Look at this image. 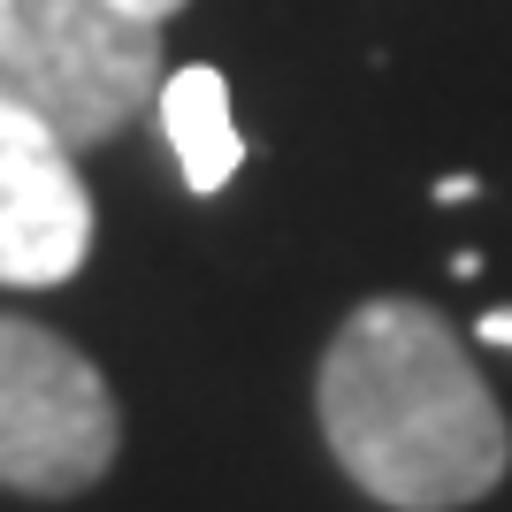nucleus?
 Returning a JSON list of instances; mask_svg holds the SVG:
<instances>
[{"label": "nucleus", "instance_id": "2", "mask_svg": "<svg viewBox=\"0 0 512 512\" xmlns=\"http://www.w3.org/2000/svg\"><path fill=\"white\" fill-rule=\"evenodd\" d=\"M161 23L123 0H0V92L92 153L161 100Z\"/></svg>", "mask_w": 512, "mask_h": 512}, {"label": "nucleus", "instance_id": "1", "mask_svg": "<svg viewBox=\"0 0 512 512\" xmlns=\"http://www.w3.org/2000/svg\"><path fill=\"white\" fill-rule=\"evenodd\" d=\"M314 413L352 482L390 512H459L505 482L512 428L467 337L428 299H367L321 352Z\"/></svg>", "mask_w": 512, "mask_h": 512}, {"label": "nucleus", "instance_id": "4", "mask_svg": "<svg viewBox=\"0 0 512 512\" xmlns=\"http://www.w3.org/2000/svg\"><path fill=\"white\" fill-rule=\"evenodd\" d=\"M92 253V192L77 176V146L0 92V283L54 291Z\"/></svg>", "mask_w": 512, "mask_h": 512}, {"label": "nucleus", "instance_id": "3", "mask_svg": "<svg viewBox=\"0 0 512 512\" xmlns=\"http://www.w3.org/2000/svg\"><path fill=\"white\" fill-rule=\"evenodd\" d=\"M123 413L107 375L46 321L0 314V490L77 497L115 467Z\"/></svg>", "mask_w": 512, "mask_h": 512}, {"label": "nucleus", "instance_id": "8", "mask_svg": "<svg viewBox=\"0 0 512 512\" xmlns=\"http://www.w3.org/2000/svg\"><path fill=\"white\" fill-rule=\"evenodd\" d=\"M123 8H130V16H146V23H169L176 8H192V0H123Z\"/></svg>", "mask_w": 512, "mask_h": 512}, {"label": "nucleus", "instance_id": "5", "mask_svg": "<svg viewBox=\"0 0 512 512\" xmlns=\"http://www.w3.org/2000/svg\"><path fill=\"white\" fill-rule=\"evenodd\" d=\"M153 107H161V138H169L176 169H184V184H192L199 199H214L245 169V138H237V123H230V77H222V69H207V62L176 69Z\"/></svg>", "mask_w": 512, "mask_h": 512}, {"label": "nucleus", "instance_id": "6", "mask_svg": "<svg viewBox=\"0 0 512 512\" xmlns=\"http://www.w3.org/2000/svg\"><path fill=\"white\" fill-rule=\"evenodd\" d=\"M474 337H482V344H505V352H512V306H490V314L474 321Z\"/></svg>", "mask_w": 512, "mask_h": 512}, {"label": "nucleus", "instance_id": "7", "mask_svg": "<svg viewBox=\"0 0 512 512\" xmlns=\"http://www.w3.org/2000/svg\"><path fill=\"white\" fill-rule=\"evenodd\" d=\"M474 192H482V184H474V176H444V184H436V207H467Z\"/></svg>", "mask_w": 512, "mask_h": 512}]
</instances>
